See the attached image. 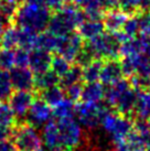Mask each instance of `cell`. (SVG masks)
<instances>
[{"label":"cell","instance_id":"obj_1","mask_svg":"<svg viewBox=\"0 0 150 151\" xmlns=\"http://www.w3.org/2000/svg\"><path fill=\"white\" fill-rule=\"evenodd\" d=\"M51 16V10L44 4L25 2L19 6L12 22L18 28L40 33L48 28Z\"/></svg>","mask_w":150,"mask_h":151},{"label":"cell","instance_id":"obj_2","mask_svg":"<svg viewBox=\"0 0 150 151\" xmlns=\"http://www.w3.org/2000/svg\"><path fill=\"white\" fill-rule=\"evenodd\" d=\"M84 20H86V17L83 10H79L74 4L66 2L51 16L46 29L56 37H62L74 32Z\"/></svg>","mask_w":150,"mask_h":151},{"label":"cell","instance_id":"obj_3","mask_svg":"<svg viewBox=\"0 0 150 151\" xmlns=\"http://www.w3.org/2000/svg\"><path fill=\"white\" fill-rule=\"evenodd\" d=\"M104 99L107 105L116 109L117 113L129 116L133 113L136 89L130 85L129 81L121 78L105 89Z\"/></svg>","mask_w":150,"mask_h":151},{"label":"cell","instance_id":"obj_4","mask_svg":"<svg viewBox=\"0 0 150 151\" xmlns=\"http://www.w3.org/2000/svg\"><path fill=\"white\" fill-rule=\"evenodd\" d=\"M100 126L116 147L125 145L133 130V122L129 116L107 110L102 118Z\"/></svg>","mask_w":150,"mask_h":151},{"label":"cell","instance_id":"obj_5","mask_svg":"<svg viewBox=\"0 0 150 151\" xmlns=\"http://www.w3.org/2000/svg\"><path fill=\"white\" fill-rule=\"evenodd\" d=\"M56 124L65 151H74L79 149L84 141L83 127L79 125V122L74 117H72L56 119Z\"/></svg>","mask_w":150,"mask_h":151},{"label":"cell","instance_id":"obj_6","mask_svg":"<svg viewBox=\"0 0 150 151\" xmlns=\"http://www.w3.org/2000/svg\"><path fill=\"white\" fill-rule=\"evenodd\" d=\"M108 109L102 103L81 101L75 105V117L79 125L87 130H94L100 126L102 118Z\"/></svg>","mask_w":150,"mask_h":151},{"label":"cell","instance_id":"obj_7","mask_svg":"<svg viewBox=\"0 0 150 151\" xmlns=\"http://www.w3.org/2000/svg\"><path fill=\"white\" fill-rule=\"evenodd\" d=\"M13 141L19 151H44L41 134L30 124H21L14 129Z\"/></svg>","mask_w":150,"mask_h":151},{"label":"cell","instance_id":"obj_8","mask_svg":"<svg viewBox=\"0 0 150 151\" xmlns=\"http://www.w3.org/2000/svg\"><path fill=\"white\" fill-rule=\"evenodd\" d=\"M87 44L92 49L96 59L116 60L120 55V43L110 32H103L97 38L88 41Z\"/></svg>","mask_w":150,"mask_h":151},{"label":"cell","instance_id":"obj_9","mask_svg":"<svg viewBox=\"0 0 150 151\" xmlns=\"http://www.w3.org/2000/svg\"><path fill=\"white\" fill-rule=\"evenodd\" d=\"M83 38L79 32H71L66 35L58 37V44L55 52L58 55L65 58L70 62H74L76 56L83 47Z\"/></svg>","mask_w":150,"mask_h":151},{"label":"cell","instance_id":"obj_10","mask_svg":"<svg viewBox=\"0 0 150 151\" xmlns=\"http://www.w3.org/2000/svg\"><path fill=\"white\" fill-rule=\"evenodd\" d=\"M53 117V110L50 105H48L42 99H34L29 111L27 114L28 124L33 127L44 126Z\"/></svg>","mask_w":150,"mask_h":151},{"label":"cell","instance_id":"obj_11","mask_svg":"<svg viewBox=\"0 0 150 151\" xmlns=\"http://www.w3.org/2000/svg\"><path fill=\"white\" fill-rule=\"evenodd\" d=\"M41 138L44 151H65L56 120L51 119L43 126Z\"/></svg>","mask_w":150,"mask_h":151},{"label":"cell","instance_id":"obj_12","mask_svg":"<svg viewBox=\"0 0 150 151\" xmlns=\"http://www.w3.org/2000/svg\"><path fill=\"white\" fill-rule=\"evenodd\" d=\"M34 101V95L31 91H17L9 97V107L14 117L23 118L27 116L30 107Z\"/></svg>","mask_w":150,"mask_h":151},{"label":"cell","instance_id":"obj_13","mask_svg":"<svg viewBox=\"0 0 150 151\" xmlns=\"http://www.w3.org/2000/svg\"><path fill=\"white\" fill-rule=\"evenodd\" d=\"M10 80L13 89L16 91H31L34 87V73L29 67L14 66L10 70Z\"/></svg>","mask_w":150,"mask_h":151},{"label":"cell","instance_id":"obj_14","mask_svg":"<svg viewBox=\"0 0 150 151\" xmlns=\"http://www.w3.org/2000/svg\"><path fill=\"white\" fill-rule=\"evenodd\" d=\"M52 54L42 49H33L30 51L29 56V68L34 73V75L43 73L51 68Z\"/></svg>","mask_w":150,"mask_h":151},{"label":"cell","instance_id":"obj_15","mask_svg":"<svg viewBox=\"0 0 150 151\" xmlns=\"http://www.w3.org/2000/svg\"><path fill=\"white\" fill-rule=\"evenodd\" d=\"M123 70L120 66V62L117 60H106L103 63L100 70V81L103 85L109 86L118 82L123 78Z\"/></svg>","mask_w":150,"mask_h":151},{"label":"cell","instance_id":"obj_16","mask_svg":"<svg viewBox=\"0 0 150 151\" xmlns=\"http://www.w3.org/2000/svg\"><path fill=\"white\" fill-rule=\"evenodd\" d=\"M128 17H129V14L123 11L120 8H114L107 10L103 17V23H104L105 29L110 33L120 31Z\"/></svg>","mask_w":150,"mask_h":151},{"label":"cell","instance_id":"obj_17","mask_svg":"<svg viewBox=\"0 0 150 151\" xmlns=\"http://www.w3.org/2000/svg\"><path fill=\"white\" fill-rule=\"evenodd\" d=\"M133 114L138 119L147 120L150 117V88L136 89Z\"/></svg>","mask_w":150,"mask_h":151},{"label":"cell","instance_id":"obj_18","mask_svg":"<svg viewBox=\"0 0 150 151\" xmlns=\"http://www.w3.org/2000/svg\"><path fill=\"white\" fill-rule=\"evenodd\" d=\"M105 97V88L104 85L100 82H93V83H86L83 86L81 101L86 103H102Z\"/></svg>","mask_w":150,"mask_h":151},{"label":"cell","instance_id":"obj_19","mask_svg":"<svg viewBox=\"0 0 150 151\" xmlns=\"http://www.w3.org/2000/svg\"><path fill=\"white\" fill-rule=\"evenodd\" d=\"M77 29H79V34L83 38V40L91 41L104 32L105 27L102 20L86 19L79 25Z\"/></svg>","mask_w":150,"mask_h":151},{"label":"cell","instance_id":"obj_20","mask_svg":"<svg viewBox=\"0 0 150 151\" xmlns=\"http://www.w3.org/2000/svg\"><path fill=\"white\" fill-rule=\"evenodd\" d=\"M58 84H60V77L51 68L43 73L37 74L34 77V87L40 92Z\"/></svg>","mask_w":150,"mask_h":151},{"label":"cell","instance_id":"obj_21","mask_svg":"<svg viewBox=\"0 0 150 151\" xmlns=\"http://www.w3.org/2000/svg\"><path fill=\"white\" fill-rule=\"evenodd\" d=\"M64 98H65V92L58 85L46 88L41 92V99L45 101L48 105H50L52 108L58 105L60 101H62Z\"/></svg>","mask_w":150,"mask_h":151},{"label":"cell","instance_id":"obj_22","mask_svg":"<svg viewBox=\"0 0 150 151\" xmlns=\"http://www.w3.org/2000/svg\"><path fill=\"white\" fill-rule=\"evenodd\" d=\"M121 56H129V55L142 54V40L140 35L135 38H130L120 44L119 50Z\"/></svg>","mask_w":150,"mask_h":151},{"label":"cell","instance_id":"obj_23","mask_svg":"<svg viewBox=\"0 0 150 151\" xmlns=\"http://www.w3.org/2000/svg\"><path fill=\"white\" fill-rule=\"evenodd\" d=\"M53 116L56 119L62 118H72L75 116V103L65 97L62 101H60L58 105L53 108Z\"/></svg>","mask_w":150,"mask_h":151},{"label":"cell","instance_id":"obj_24","mask_svg":"<svg viewBox=\"0 0 150 151\" xmlns=\"http://www.w3.org/2000/svg\"><path fill=\"white\" fill-rule=\"evenodd\" d=\"M82 71H83V67L77 65V64L70 67V70L62 77H60V85H61V87L64 89V88L69 87V86H71L73 84L81 83L83 81Z\"/></svg>","mask_w":150,"mask_h":151},{"label":"cell","instance_id":"obj_25","mask_svg":"<svg viewBox=\"0 0 150 151\" xmlns=\"http://www.w3.org/2000/svg\"><path fill=\"white\" fill-rule=\"evenodd\" d=\"M19 41V28L11 25L6 28L0 37V44L4 49H16Z\"/></svg>","mask_w":150,"mask_h":151},{"label":"cell","instance_id":"obj_26","mask_svg":"<svg viewBox=\"0 0 150 151\" xmlns=\"http://www.w3.org/2000/svg\"><path fill=\"white\" fill-rule=\"evenodd\" d=\"M102 65L103 62L100 59H95L92 61L89 64L83 67L82 71V76H83V81L86 83H93V82H98L100 81V70H102Z\"/></svg>","mask_w":150,"mask_h":151},{"label":"cell","instance_id":"obj_27","mask_svg":"<svg viewBox=\"0 0 150 151\" xmlns=\"http://www.w3.org/2000/svg\"><path fill=\"white\" fill-rule=\"evenodd\" d=\"M37 32H33L28 29H21L19 28V41L18 47H22L28 51H31L37 47Z\"/></svg>","mask_w":150,"mask_h":151},{"label":"cell","instance_id":"obj_28","mask_svg":"<svg viewBox=\"0 0 150 151\" xmlns=\"http://www.w3.org/2000/svg\"><path fill=\"white\" fill-rule=\"evenodd\" d=\"M56 44H58V37L53 33H51L50 31H43V32H40L38 34V49H42V50H45L48 52H53V51L55 52Z\"/></svg>","mask_w":150,"mask_h":151},{"label":"cell","instance_id":"obj_29","mask_svg":"<svg viewBox=\"0 0 150 151\" xmlns=\"http://www.w3.org/2000/svg\"><path fill=\"white\" fill-rule=\"evenodd\" d=\"M21 0H0V16L7 21H12Z\"/></svg>","mask_w":150,"mask_h":151},{"label":"cell","instance_id":"obj_30","mask_svg":"<svg viewBox=\"0 0 150 151\" xmlns=\"http://www.w3.org/2000/svg\"><path fill=\"white\" fill-rule=\"evenodd\" d=\"M13 91L10 74L8 71L0 70V101H4L9 99Z\"/></svg>","mask_w":150,"mask_h":151},{"label":"cell","instance_id":"obj_31","mask_svg":"<svg viewBox=\"0 0 150 151\" xmlns=\"http://www.w3.org/2000/svg\"><path fill=\"white\" fill-rule=\"evenodd\" d=\"M71 62L67 61L65 58H63L61 55H56L52 58V63H51V70L54 72L58 77H62L66 73L70 67H71Z\"/></svg>","mask_w":150,"mask_h":151},{"label":"cell","instance_id":"obj_32","mask_svg":"<svg viewBox=\"0 0 150 151\" xmlns=\"http://www.w3.org/2000/svg\"><path fill=\"white\" fill-rule=\"evenodd\" d=\"M14 115L8 104L0 101V127L11 128L14 122Z\"/></svg>","mask_w":150,"mask_h":151},{"label":"cell","instance_id":"obj_33","mask_svg":"<svg viewBox=\"0 0 150 151\" xmlns=\"http://www.w3.org/2000/svg\"><path fill=\"white\" fill-rule=\"evenodd\" d=\"M137 55H129V56H123V60L120 62V66L123 70V74L126 76H133L136 74V70H137Z\"/></svg>","mask_w":150,"mask_h":151},{"label":"cell","instance_id":"obj_34","mask_svg":"<svg viewBox=\"0 0 150 151\" xmlns=\"http://www.w3.org/2000/svg\"><path fill=\"white\" fill-rule=\"evenodd\" d=\"M14 67V49L0 50V70L10 71Z\"/></svg>","mask_w":150,"mask_h":151},{"label":"cell","instance_id":"obj_35","mask_svg":"<svg viewBox=\"0 0 150 151\" xmlns=\"http://www.w3.org/2000/svg\"><path fill=\"white\" fill-rule=\"evenodd\" d=\"M96 58L95 55H94V53H93L92 49L89 47V45L88 44H84L83 47H82V50H81V52L79 53V55L76 56V59H75L74 62H76V64L77 65H79V66H86L87 64H89L92 61H94Z\"/></svg>","mask_w":150,"mask_h":151},{"label":"cell","instance_id":"obj_36","mask_svg":"<svg viewBox=\"0 0 150 151\" xmlns=\"http://www.w3.org/2000/svg\"><path fill=\"white\" fill-rule=\"evenodd\" d=\"M121 31L127 35L128 39L135 38V37H137L138 34H140L136 14H131L130 17H128V19L126 20L125 24L123 27V29H121Z\"/></svg>","mask_w":150,"mask_h":151},{"label":"cell","instance_id":"obj_37","mask_svg":"<svg viewBox=\"0 0 150 151\" xmlns=\"http://www.w3.org/2000/svg\"><path fill=\"white\" fill-rule=\"evenodd\" d=\"M135 14L137 18L140 34L150 33V11H139Z\"/></svg>","mask_w":150,"mask_h":151},{"label":"cell","instance_id":"obj_38","mask_svg":"<svg viewBox=\"0 0 150 151\" xmlns=\"http://www.w3.org/2000/svg\"><path fill=\"white\" fill-rule=\"evenodd\" d=\"M141 1L142 0H118V6L123 11L130 16L139 12Z\"/></svg>","mask_w":150,"mask_h":151},{"label":"cell","instance_id":"obj_39","mask_svg":"<svg viewBox=\"0 0 150 151\" xmlns=\"http://www.w3.org/2000/svg\"><path fill=\"white\" fill-rule=\"evenodd\" d=\"M29 56L30 51L18 47L14 50V66L18 67H28L29 66Z\"/></svg>","mask_w":150,"mask_h":151},{"label":"cell","instance_id":"obj_40","mask_svg":"<svg viewBox=\"0 0 150 151\" xmlns=\"http://www.w3.org/2000/svg\"><path fill=\"white\" fill-rule=\"evenodd\" d=\"M82 89H83V85L81 83H76L73 84L69 87L64 88L65 92V97H67L69 99H71L72 101H77L81 99V95H82Z\"/></svg>","mask_w":150,"mask_h":151},{"label":"cell","instance_id":"obj_41","mask_svg":"<svg viewBox=\"0 0 150 151\" xmlns=\"http://www.w3.org/2000/svg\"><path fill=\"white\" fill-rule=\"evenodd\" d=\"M0 151H19L13 140L9 138L0 141Z\"/></svg>","mask_w":150,"mask_h":151},{"label":"cell","instance_id":"obj_42","mask_svg":"<svg viewBox=\"0 0 150 151\" xmlns=\"http://www.w3.org/2000/svg\"><path fill=\"white\" fill-rule=\"evenodd\" d=\"M142 40V54L150 58V33L140 34Z\"/></svg>","mask_w":150,"mask_h":151},{"label":"cell","instance_id":"obj_43","mask_svg":"<svg viewBox=\"0 0 150 151\" xmlns=\"http://www.w3.org/2000/svg\"><path fill=\"white\" fill-rule=\"evenodd\" d=\"M98 2L104 11L117 8V6H118V0H98Z\"/></svg>","mask_w":150,"mask_h":151},{"label":"cell","instance_id":"obj_44","mask_svg":"<svg viewBox=\"0 0 150 151\" xmlns=\"http://www.w3.org/2000/svg\"><path fill=\"white\" fill-rule=\"evenodd\" d=\"M11 134V128L7 127H0V141L4 139L9 138V136Z\"/></svg>","mask_w":150,"mask_h":151},{"label":"cell","instance_id":"obj_45","mask_svg":"<svg viewBox=\"0 0 150 151\" xmlns=\"http://www.w3.org/2000/svg\"><path fill=\"white\" fill-rule=\"evenodd\" d=\"M94 0H72V4H74L76 7H79V8H85L86 6L93 2Z\"/></svg>","mask_w":150,"mask_h":151},{"label":"cell","instance_id":"obj_46","mask_svg":"<svg viewBox=\"0 0 150 151\" xmlns=\"http://www.w3.org/2000/svg\"><path fill=\"white\" fill-rule=\"evenodd\" d=\"M7 23H8V21H7V20H4V18L0 16V37H1L2 32L4 31V29L7 28V27H6V25H7Z\"/></svg>","mask_w":150,"mask_h":151},{"label":"cell","instance_id":"obj_47","mask_svg":"<svg viewBox=\"0 0 150 151\" xmlns=\"http://www.w3.org/2000/svg\"><path fill=\"white\" fill-rule=\"evenodd\" d=\"M114 151H130V150L126 147L125 145H123V146H118V147H116V149H115Z\"/></svg>","mask_w":150,"mask_h":151},{"label":"cell","instance_id":"obj_48","mask_svg":"<svg viewBox=\"0 0 150 151\" xmlns=\"http://www.w3.org/2000/svg\"><path fill=\"white\" fill-rule=\"evenodd\" d=\"M147 151H150V143H148V147H147Z\"/></svg>","mask_w":150,"mask_h":151},{"label":"cell","instance_id":"obj_49","mask_svg":"<svg viewBox=\"0 0 150 151\" xmlns=\"http://www.w3.org/2000/svg\"><path fill=\"white\" fill-rule=\"evenodd\" d=\"M147 122H148V124H149V125H150V117L148 118V119H147Z\"/></svg>","mask_w":150,"mask_h":151},{"label":"cell","instance_id":"obj_50","mask_svg":"<svg viewBox=\"0 0 150 151\" xmlns=\"http://www.w3.org/2000/svg\"><path fill=\"white\" fill-rule=\"evenodd\" d=\"M148 143H150V136H149V140H148Z\"/></svg>","mask_w":150,"mask_h":151},{"label":"cell","instance_id":"obj_51","mask_svg":"<svg viewBox=\"0 0 150 151\" xmlns=\"http://www.w3.org/2000/svg\"><path fill=\"white\" fill-rule=\"evenodd\" d=\"M0 50H1V44H0Z\"/></svg>","mask_w":150,"mask_h":151}]
</instances>
